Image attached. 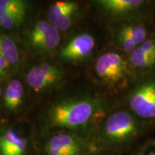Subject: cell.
<instances>
[{
    "mask_svg": "<svg viewBox=\"0 0 155 155\" xmlns=\"http://www.w3.org/2000/svg\"><path fill=\"white\" fill-rule=\"evenodd\" d=\"M103 109L102 102L97 98H66L51 106L46 113L45 123L49 128L65 129L78 134V131L88 127Z\"/></svg>",
    "mask_w": 155,
    "mask_h": 155,
    "instance_id": "6da1fadb",
    "label": "cell"
},
{
    "mask_svg": "<svg viewBox=\"0 0 155 155\" xmlns=\"http://www.w3.org/2000/svg\"><path fill=\"white\" fill-rule=\"evenodd\" d=\"M95 71L103 82L112 87L125 82L129 75L127 62L119 54L114 52L98 57L95 63Z\"/></svg>",
    "mask_w": 155,
    "mask_h": 155,
    "instance_id": "7a4b0ae2",
    "label": "cell"
},
{
    "mask_svg": "<svg viewBox=\"0 0 155 155\" xmlns=\"http://www.w3.org/2000/svg\"><path fill=\"white\" fill-rule=\"evenodd\" d=\"M89 148L79 135L68 131H57L46 140L44 155H88Z\"/></svg>",
    "mask_w": 155,
    "mask_h": 155,
    "instance_id": "3957f363",
    "label": "cell"
},
{
    "mask_svg": "<svg viewBox=\"0 0 155 155\" xmlns=\"http://www.w3.org/2000/svg\"><path fill=\"white\" fill-rule=\"evenodd\" d=\"M137 131V121L130 113L118 111L106 119L104 127V134L112 143H120L129 140Z\"/></svg>",
    "mask_w": 155,
    "mask_h": 155,
    "instance_id": "277c9868",
    "label": "cell"
},
{
    "mask_svg": "<svg viewBox=\"0 0 155 155\" xmlns=\"http://www.w3.org/2000/svg\"><path fill=\"white\" fill-rule=\"evenodd\" d=\"M129 103L137 115L144 119H155V79L136 87L129 96Z\"/></svg>",
    "mask_w": 155,
    "mask_h": 155,
    "instance_id": "5b68a950",
    "label": "cell"
},
{
    "mask_svg": "<svg viewBox=\"0 0 155 155\" xmlns=\"http://www.w3.org/2000/svg\"><path fill=\"white\" fill-rule=\"evenodd\" d=\"M30 142L25 134L14 125L0 124V155H29Z\"/></svg>",
    "mask_w": 155,
    "mask_h": 155,
    "instance_id": "8992f818",
    "label": "cell"
},
{
    "mask_svg": "<svg viewBox=\"0 0 155 155\" xmlns=\"http://www.w3.org/2000/svg\"><path fill=\"white\" fill-rule=\"evenodd\" d=\"M96 42L94 37L81 33L71 39L60 52L62 59L70 62H78L88 58L94 52Z\"/></svg>",
    "mask_w": 155,
    "mask_h": 155,
    "instance_id": "52a82bcc",
    "label": "cell"
},
{
    "mask_svg": "<svg viewBox=\"0 0 155 155\" xmlns=\"http://www.w3.org/2000/svg\"><path fill=\"white\" fill-rule=\"evenodd\" d=\"M116 39L121 48L131 52L146 41L147 30L142 25H125L117 32Z\"/></svg>",
    "mask_w": 155,
    "mask_h": 155,
    "instance_id": "ba28073f",
    "label": "cell"
},
{
    "mask_svg": "<svg viewBox=\"0 0 155 155\" xmlns=\"http://www.w3.org/2000/svg\"><path fill=\"white\" fill-rule=\"evenodd\" d=\"M60 31L52 24L51 27L45 33L38 37L29 38L32 48L39 53H50L59 45L61 41Z\"/></svg>",
    "mask_w": 155,
    "mask_h": 155,
    "instance_id": "9c48e42d",
    "label": "cell"
},
{
    "mask_svg": "<svg viewBox=\"0 0 155 155\" xmlns=\"http://www.w3.org/2000/svg\"><path fill=\"white\" fill-rule=\"evenodd\" d=\"M24 100V86L18 79H12L7 83L3 92V103L5 108L15 111L22 106Z\"/></svg>",
    "mask_w": 155,
    "mask_h": 155,
    "instance_id": "30bf717a",
    "label": "cell"
},
{
    "mask_svg": "<svg viewBox=\"0 0 155 155\" xmlns=\"http://www.w3.org/2000/svg\"><path fill=\"white\" fill-rule=\"evenodd\" d=\"M96 3L111 14L124 15L137 10L144 2L141 0H100Z\"/></svg>",
    "mask_w": 155,
    "mask_h": 155,
    "instance_id": "8fae6325",
    "label": "cell"
},
{
    "mask_svg": "<svg viewBox=\"0 0 155 155\" xmlns=\"http://www.w3.org/2000/svg\"><path fill=\"white\" fill-rule=\"evenodd\" d=\"M0 55L12 67H17L20 61V53L15 41L8 35L0 32Z\"/></svg>",
    "mask_w": 155,
    "mask_h": 155,
    "instance_id": "7c38bea8",
    "label": "cell"
},
{
    "mask_svg": "<svg viewBox=\"0 0 155 155\" xmlns=\"http://www.w3.org/2000/svg\"><path fill=\"white\" fill-rule=\"evenodd\" d=\"M26 81L29 87L37 92L43 91L55 86V83L45 75L39 65L29 70L26 75Z\"/></svg>",
    "mask_w": 155,
    "mask_h": 155,
    "instance_id": "4fadbf2b",
    "label": "cell"
},
{
    "mask_svg": "<svg viewBox=\"0 0 155 155\" xmlns=\"http://www.w3.org/2000/svg\"><path fill=\"white\" fill-rule=\"evenodd\" d=\"M79 6L72 1L56 2L50 6L48 12V21L54 24L56 21L65 15L73 12H77Z\"/></svg>",
    "mask_w": 155,
    "mask_h": 155,
    "instance_id": "5bb4252c",
    "label": "cell"
},
{
    "mask_svg": "<svg viewBox=\"0 0 155 155\" xmlns=\"http://www.w3.org/2000/svg\"><path fill=\"white\" fill-rule=\"evenodd\" d=\"M28 7L13 11L0 19V28L5 30H9L17 28L24 21L27 15Z\"/></svg>",
    "mask_w": 155,
    "mask_h": 155,
    "instance_id": "9a60e30c",
    "label": "cell"
},
{
    "mask_svg": "<svg viewBox=\"0 0 155 155\" xmlns=\"http://www.w3.org/2000/svg\"><path fill=\"white\" fill-rule=\"evenodd\" d=\"M130 61L134 66L138 68H149L155 65V60L137 47L131 52Z\"/></svg>",
    "mask_w": 155,
    "mask_h": 155,
    "instance_id": "2e32d148",
    "label": "cell"
},
{
    "mask_svg": "<svg viewBox=\"0 0 155 155\" xmlns=\"http://www.w3.org/2000/svg\"><path fill=\"white\" fill-rule=\"evenodd\" d=\"M28 7V2L24 0H0V19L12 12Z\"/></svg>",
    "mask_w": 155,
    "mask_h": 155,
    "instance_id": "e0dca14e",
    "label": "cell"
},
{
    "mask_svg": "<svg viewBox=\"0 0 155 155\" xmlns=\"http://www.w3.org/2000/svg\"><path fill=\"white\" fill-rule=\"evenodd\" d=\"M75 14H76V12H73L65 15V16L56 21L53 25H55V28L59 31H66L72 26Z\"/></svg>",
    "mask_w": 155,
    "mask_h": 155,
    "instance_id": "ac0fdd59",
    "label": "cell"
},
{
    "mask_svg": "<svg viewBox=\"0 0 155 155\" xmlns=\"http://www.w3.org/2000/svg\"><path fill=\"white\" fill-rule=\"evenodd\" d=\"M139 47L150 58L155 60V41L152 40H147Z\"/></svg>",
    "mask_w": 155,
    "mask_h": 155,
    "instance_id": "d6986e66",
    "label": "cell"
},
{
    "mask_svg": "<svg viewBox=\"0 0 155 155\" xmlns=\"http://www.w3.org/2000/svg\"><path fill=\"white\" fill-rule=\"evenodd\" d=\"M10 67L11 65L7 63L5 58L0 55V79L7 76Z\"/></svg>",
    "mask_w": 155,
    "mask_h": 155,
    "instance_id": "ffe728a7",
    "label": "cell"
},
{
    "mask_svg": "<svg viewBox=\"0 0 155 155\" xmlns=\"http://www.w3.org/2000/svg\"><path fill=\"white\" fill-rule=\"evenodd\" d=\"M143 155H155V150L151 151V152L147 153V154H143Z\"/></svg>",
    "mask_w": 155,
    "mask_h": 155,
    "instance_id": "44dd1931",
    "label": "cell"
},
{
    "mask_svg": "<svg viewBox=\"0 0 155 155\" xmlns=\"http://www.w3.org/2000/svg\"><path fill=\"white\" fill-rule=\"evenodd\" d=\"M2 96H3V91H2V88H1V86H0V98Z\"/></svg>",
    "mask_w": 155,
    "mask_h": 155,
    "instance_id": "7402d4cb",
    "label": "cell"
}]
</instances>
